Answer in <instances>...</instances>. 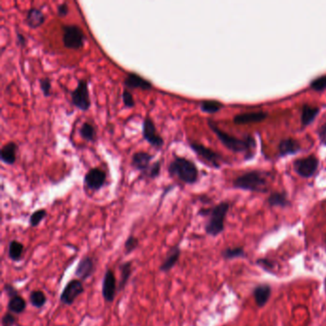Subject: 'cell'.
<instances>
[{
    "mask_svg": "<svg viewBox=\"0 0 326 326\" xmlns=\"http://www.w3.org/2000/svg\"><path fill=\"white\" fill-rule=\"evenodd\" d=\"M168 171L171 177H177L187 185H192L198 180L199 172L196 165L185 157L175 156L169 165Z\"/></svg>",
    "mask_w": 326,
    "mask_h": 326,
    "instance_id": "6da1fadb",
    "label": "cell"
},
{
    "mask_svg": "<svg viewBox=\"0 0 326 326\" xmlns=\"http://www.w3.org/2000/svg\"><path fill=\"white\" fill-rule=\"evenodd\" d=\"M229 208V203L222 202L212 209L201 210L199 212L200 216L209 217V220L205 226V231L209 235L217 236L218 234H220L224 231V221Z\"/></svg>",
    "mask_w": 326,
    "mask_h": 326,
    "instance_id": "7a4b0ae2",
    "label": "cell"
},
{
    "mask_svg": "<svg viewBox=\"0 0 326 326\" xmlns=\"http://www.w3.org/2000/svg\"><path fill=\"white\" fill-rule=\"evenodd\" d=\"M208 124L211 127V129L216 133L219 141L228 149L233 152H247V153L252 152V150L254 149L255 143L253 137L248 136L244 139H238L221 130L216 124V123L212 120H208Z\"/></svg>",
    "mask_w": 326,
    "mask_h": 326,
    "instance_id": "3957f363",
    "label": "cell"
},
{
    "mask_svg": "<svg viewBox=\"0 0 326 326\" xmlns=\"http://www.w3.org/2000/svg\"><path fill=\"white\" fill-rule=\"evenodd\" d=\"M233 186L251 191H264L267 187V176L262 171H250L233 181Z\"/></svg>",
    "mask_w": 326,
    "mask_h": 326,
    "instance_id": "277c9868",
    "label": "cell"
},
{
    "mask_svg": "<svg viewBox=\"0 0 326 326\" xmlns=\"http://www.w3.org/2000/svg\"><path fill=\"white\" fill-rule=\"evenodd\" d=\"M62 31V42L65 48L72 50H78L83 48L86 36L79 26L75 24L63 25Z\"/></svg>",
    "mask_w": 326,
    "mask_h": 326,
    "instance_id": "5b68a950",
    "label": "cell"
},
{
    "mask_svg": "<svg viewBox=\"0 0 326 326\" xmlns=\"http://www.w3.org/2000/svg\"><path fill=\"white\" fill-rule=\"evenodd\" d=\"M70 95L75 108L81 111H87L91 108L88 81L85 78H80L78 80V84Z\"/></svg>",
    "mask_w": 326,
    "mask_h": 326,
    "instance_id": "8992f818",
    "label": "cell"
},
{
    "mask_svg": "<svg viewBox=\"0 0 326 326\" xmlns=\"http://www.w3.org/2000/svg\"><path fill=\"white\" fill-rule=\"evenodd\" d=\"M142 134L145 141L156 149H161L165 144L163 137L158 133L156 125L150 117L144 119Z\"/></svg>",
    "mask_w": 326,
    "mask_h": 326,
    "instance_id": "52a82bcc",
    "label": "cell"
},
{
    "mask_svg": "<svg viewBox=\"0 0 326 326\" xmlns=\"http://www.w3.org/2000/svg\"><path fill=\"white\" fill-rule=\"evenodd\" d=\"M84 185L92 191L100 190L107 182V173L100 168L90 169L84 175Z\"/></svg>",
    "mask_w": 326,
    "mask_h": 326,
    "instance_id": "ba28073f",
    "label": "cell"
},
{
    "mask_svg": "<svg viewBox=\"0 0 326 326\" xmlns=\"http://www.w3.org/2000/svg\"><path fill=\"white\" fill-rule=\"evenodd\" d=\"M318 166H319V160L313 155L302 159H297L294 163L295 172L298 175L305 178L311 177L317 171Z\"/></svg>",
    "mask_w": 326,
    "mask_h": 326,
    "instance_id": "9c48e42d",
    "label": "cell"
},
{
    "mask_svg": "<svg viewBox=\"0 0 326 326\" xmlns=\"http://www.w3.org/2000/svg\"><path fill=\"white\" fill-rule=\"evenodd\" d=\"M84 292L82 281L79 279H72L69 281L61 295V301L65 305H72L76 298Z\"/></svg>",
    "mask_w": 326,
    "mask_h": 326,
    "instance_id": "30bf717a",
    "label": "cell"
},
{
    "mask_svg": "<svg viewBox=\"0 0 326 326\" xmlns=\"http://www.w3.org/2000/svg\"><path fill=\"white\" fill-rule=\"evenodd\" d=\"M189 146L199 157H201L203 160H205L211 166H213L217 169L220 167V162H221L222 158L216 151H214L213 149H211V148H209L205 145H201L199 143H195V142L189 143Z\"/></svg>",
    "mask_w": 326,
    "mask_h": 326,
    "instance_id": "8fae6325",
    "label": "cell"
},
{
    "mask_svg": "<svg viewBox=\"0 0 326 326\" xmlns=\"http://www.w3.org/2000/svg\"><path fill=\"white\" fill-rule=\"evenodd\" d=\"M124 88L127 89H141L145 91H150L153 89V83L150 80L135 72L127 74L125 79L124 80Z\"/></svg>",
    "mask_w": 326,
    "mask_h": 326,
    "instance_id": "7c38bea8",
    "label": "cell"
},
{
    "mask_svg": "<svg viewBox=\"0 0 326 326\" xmlns=\"http://www.w3.org/2000/svg\"><path fill=\"white\" fill-rule=\"evenodd\" d=\"M117 280L112 270H107L103 280V296L107 302H113L116 297Z\"/></svg>",
    "mask_w": 326,
    "mask_h": 326,
    "instance_id": "4fadbf2b",
    "label": "cell"
},
{
    "mask_svg": "<svg viewBox=\"0 0 326 326\" xmlns=\"http://www.w3.org/2000/svg\"><path fill=\"white\" fill-rule=\"evenodd\" d=\"M154 158V156L145 151H138L135 152L131 158V167L136 171H140L142 175L150 168V162Z\"/></svg>",
    "mask_w": 326,
    "mask_h": 326,
    "instance_id": "5bb4252c",
    "label": "cell"
},
{
    "mask_svg": "<svg viewBox=\"0 0 326 326\" xmlns=\"http://www.w3.org/2000/svg\"><path fill=\"white\" fill-rule=\"evenodd\" d=\"M95 271V262L91 256L81 258L78 264L75 275L79 280H85L90 278Z\"/></svg>",
    "mask_w": 326,
    "mask_h": 326,
    "instance_id": "9a60e30c",
    "label": "cell"
},
{
    "mask_svg": "<svg viewBox=\"0 0 326 326\" xmlns=\"http://www.w3.org/2000/svg\"><path fill=\"white\" fill-rule=\"evenodd\" d=\"M18 145L15 142H9L0 150V160L2 163L12 166L16 161V154H17Z\"/></svg>",
    "mask_w": 326,
    "mask_h": 326,
    "instance_id": "2e32d148",
    "label": "cell"
},
{
    "mask_svg": "<svg viewBox=\"0 0 326 326\" xmlns=\"http://www.w3.org/2000/svg\"><path fill=\"white\" fill-rule=\"evenodd\" d=\"M45 19H46L45 15L41 11V9L36 8V7H32L27 12L25 21H26L29 28L36 29L44 23Z\"/></svg>",
    "mask_w": 326,
    "mask_h": 326,
    "instance_id": "e0dca14e",
    "label": "cell"
},
{
    "mask_svg": "<svg viewBox=\"0 0 326 326\" xmlns=\"http://www.w3.org/2000/svg\"><path fill=\"white\" fill-rule=\"evenodd\" d=\"M266 118H267V113H265L263 111L242 113V114L236 115L233 118V123L236 124H253V123H259Z\"/></svg>",
    "mask_w": 326,
    "mask_h": 326,
    "instance_id": "ac0fdd59",
    "label": "cell"
},
{
    "mask_svg": "<svg viewBox=\"0 0 326 326\" xmlns=\"http://www.w3.org/2000/svg\"><path fill=\"white\" fill-rule=\"evenodd\" d=\"M272 293V288L269 284H259L254 289V295L255 303L258 307H263L269 300Z\"/></svg>",
    "mask_w": 326,
    "mask_h": 326,
    "instance_id": "d6986e66",
    "label": "cell"
},
{
    "mask_svg": "<svg viewBox=\"0 0 326 326\" xmlns=\"http://www.w3.org/2000/svg\"><path fill=\"white\" fill-rule=\"evenodd\" d=\"M180 255H181V250L178 246H175L172 249H171L170 252L167 254L166 259L160 266V271L165 272V273L171 271L177 264L180 258Z\"/></svg>",
    "mask_w": 326,
    "mask_h": 326,
    "instance_id": "ffe728a7",
    "label": "cell"
},
{
    "mask_svg": "<svg viewBox=\"0 0 326 326\" xmlns=\"http://www.w3.org/2000/svg\"><path fill=\"white\" fill-rule=\"evenodd\" d=\"M27 307L26 300L19 295L10 298L8 302V311L14 314H21Z\"/></svg>",
    "mask_w": 326,
    "mask_h": 326,
    "instance_id": "44dd1931",
    "label": "cell"
},
{
    "mask_svg": "<svg viewBox=\"0 0 326 326\" xmlns=\"http://www.w3.org/2000/svg\"><path fill=\"white\" fill-rule=\"evenodd\" d=\"M279 153L281 156L284 155H289V154H295L297 151L300 150V145L297 143V141L288 138L284 139L279 143Z\"/></svg>",
    "mask_w": 326,
    "mask_h": 326,
    "instance_id": "7402d4cb",
    "label": "cell"
},
{
    "mask_svg": "<svg viewBox=\"0 0 326 326\" xmlns=\"http://www.w3.org/2000/svg\"><path fill=\"white\" fill-rule=\"evenodd\" d=\"M120 271H121V279L120 283L118 286V290L122 291L124 289L126 283L128 282V279H130V276L132 274V262L131 261H126L121 264L120 266Z\"/></svg>",
    "mask_w": 326,
    "mask_h": 326,
    "instance_id": "603a6c76",
    "label": "cell"
},
{
    "mask_svg": "<svg viewBox=\"0 0 326 326\" xmlns=\"http://www.w3.org/2000/svg\"><path fill=\"white\" fill-rule=\"evenodd\" d=\"M79 135L80 137L87 141V142H95L96 141V138H97V131H96V128L95 126L86 122V123H83L80 127H79Z\"/></svg>",
    "mask_w": 326,
    "mask_h": 326,
    "instance_id": "cb8c5ba5",
    "label": "cell"
},
{
    "mask_svg": "<svg viewBox=\"0 0 326 326\" xmlns=\"http://www.w3.org/2000/svg\"><path fill=\"white\" fill-rule=\"evenodd\" d=\"M24 246L17 240H12L9 243L8 255L13 261H19L22 258Z\"/></svg>",
    "mask_w": 326,
    "mask_h": 326,
    "instance_id": "d4e9b609",
    "label": "cell"
},
{
    "mask_svg": "<svg viewBox=\"0 0 326 326\" xmlns=\"http://www.w3.org/2000/svg\"><path fill=\"white\" fill-rule=\"evenodd\" d=\"M320 112L319 108H314L305 105L302 109L301 112V123L303 125H308L310 124L318 116Z\"/></svg>",
    "mask_w": 326,
    "mask_h": 326,
    "instance_id": "484cf974",
    "label": "cell"
},
{
    "mask_svg": "<svg viewBox=\"0 0 326 326\" xmlns=\"http://www.w3.org/2000/svg\"><path fill=\"white\" fill-rule=\"evenodd\" d=\"M29 300L30 303L35 307V308H42L47 301V297L45 294L40 290L32 291L30 295H29Z\"/></svg>",
    "mask_w": 326,
    "mask_h": 326,
    "instance_id": "4316f807",
    "label": "cell"
},
{
    "mask_svg": "<svg viewBox=\"0 0 326 326\" xmlns=\"http://www.w3.org/2000/svg\"><path fill=\"white\" fill-rule=\"evenodd\" d=\"M200 109L208 114H215L223 108V105L215 100H205L199 104Z\"/></svg>",
    "mask_w": 326,
    "mask_h": 326,
    "instance_id": "83f0119b",
    "label": "cell"
},
{
    "mask_svg": "<svg viewBox=\"0 0 326 326\" xmlns=\"http://www.w3.org/2000/svg\"><path fill=\"white\" fill-rule=\"evenodd\" d=\"M268 202L272 207H286L288 205L286 195L281 192L272 193L268 199Z\"/></svg>",
    "mask_w": 326,
    "mask_h": 326,
    "instance_id": "f1b7e54d",
    "label": "cell"
},
{
    "mask_svg": "<svg viewBox=\"0 0 326 326\" xmlns=\"http://www.w3.org/2000/svg\"><path fill=\"white\" fill-rule=\"evenodd\" d=\"M222 256L225 259L231 260L234 258L245 257V252L242 247H234V248H227L222 252Z\"/></svg>",
    "mask_w": 326,
    "mask_h": 326,
    "instance_id": "f546056e",
    "label": "cell"
},
{
    "mask_svg": "<svg viewBox=\"0 0 326 326\" xmlns=\"http://www.w3.org/2000/svg\"><path fill=\"white\" fill-rule=\"evenodd\" d=\"M47 216V212L46 210L44 209H39V210H36V212H34L31 217H30V219H29V224L31 227H36L38 226L42 221L43 219L46 217Z\"/></svg>",
    "mask_w": 326,
    "mask_h": 326,
    "instance_id": "4dcf8cb0",
    "label": "cell"
},
{
    "mask_svg": "<svg viewBox=\"0 0 326 326\" xmlns=\"http://www.w3.org/2000/svg\"><path fill=\"white\" fill-rule=\"evenodd\" d=\"M161 166H162L161 160L156 161L155 163H153V165L150 166L149 170L145 172L143 176H146L150 179H155V178L159 177L160 172H161Z\"/></svg>",
    "mask_w": 326,
    "mask_h": 326,
    "instance_id": "1f68e13d",
    "label": "cell"
},
{
    "mask_svg": "<svg viewBox=\"0 0 326 326\" xmlns=\"http://www.w3.org/2000/svg\"><path fill=\"white\" fill-rule=\"evenodd\" d=\"M122 98H123V103L124 108L126 109H133L135 107V101L133 98V94L130 92L129 89L124 88L122 94Z\"/></svg>",
    "mask_w": 326,
    "mask_h": 326,
    "instance_id": "d6a6232c",
    "label": "cell"
},
{
    "mask_svg": "<svg viewBox=\"0 0 326 326\" xmlns=\"http://www.w3.org/2000/svg\"><path fill=\"white\" fill-rule=\"evenodd\" d=\"M39 87L42 91V94L44 97L48 98L51 96V90H52V83L51 79L49 78H42L39 79Z\"/></svg>",
    "mask_w": 326,
    "mask_h": 326,
    "instance_id": "836d02e7",
    "label": "cell"
},
{
    "mask_svg": "<svg viewBox=\"0 0 326 326\" xmlns=\"http://www.w3.org/2000/svg\"><path fill=\"white\" fill-rule=\"evenodd\" d=\"M139 246V240L138 238H136L133 235H129L127 237V239L124 242V249H125V253L129 254L132 253L133 251H135L137 249V247Z\"/></svg>",
    "mask_w": 326,
    "mask_h": 326,
    "instance_id": "e575fe53",
    "label": "cell"
},
{
    "mask_svg": "<svg viewBox=\"0 0 326 326\" xmlns=\"http://www.w3.org/2000/svg\"><path fill=\"white\" fill-rule=\"evenodd\" d=\"M311 88L315 91L318 92H322L325 89H326V76H322L320 78H315L312 82H311Z\"/></svg>",
    "mask_w": 326,
    "mask_h": 326,
    "instance_id": "d590c367",
    "label": "cell"
},
{
    "mask_svg": "<svg viewBox=\"0 0 326 326\" xmlns=\"http://www.w3.org/2000/svg\"><path fill=\"white\" fill-rule=\"evenodd\" d=\"M1 324L2 326H15L16 324V318L11 312H7L3 315Z\"/></svg>",
    "mask_w": 326,
    "mask_h": 326,
    "instance_id": "8d00e7d4",
    "label": "cell"
},
{
    "mask_svg": "<svg viewBox=\"0 0 326 326\" xmlns=\"http://www.w3.org/2000/svg\"><path fill=\"white\" fill-rule=\"evenodd\" d=\"M256 264L258 266H260L262 269H264L265 271H268L269 273H272L271 271L274 269V264L272 263L271 260L269 259H265V258H262V259H258L256 261Z\"/></svg>",
    "mask_w": 326,
    "mask_h": 326,
    "instance_id": "74e56055",
    "label": "cell"
},
{
    "mask_svg": "<svg viewBox=\"0 0 326 326\" xmlns=\"http://www.w3.org/2000/svg\"><path fill=\"white\" fill-rule=\"evenodd\" d=\"M57 12H58V16H65L68 15L69 13V7H68V4L66 2H62L61 4H59L58 6V9H57Z\"/></svg>",
    "mask_w": 326,
    "mask_h": 326,
    "instance_id": "f35d334b",
    "label": "cell"
},
{
    "mask_svg": "<svg viewBox=\"0 0 326 326\" xmlns=\"http://www.w3.org/2000/svg\"><path fill=\"white\" fill-rule=\"evenodd\" d=\"M4 291L7 294V295L9 296V298H12L14 296L18 295V292L17 290L11 284H5L4 285Z\"/></svg>",
    "mask_w": 326,
    "mask_h": 326,
    "instance_id": "ab89813d",
    "label": "cell"
},
{
    "mask_svg": "<svg viewBox=\"0 0 326 326\" xmlns=\"http://www.w3.org/2000/svg\"><path fill=\"white\" fill-rule=\"evenodd\" d=\"M16 43L17 45H19L20 47H25L26 44H27V39L25 36L19 32H16Z\"/></svg>",
    "mask_w": 326,
    "mask_h": 326,
    "instance_id": "60d3db41",
    "label": "cell"
},
{
    "mask_svg": "<svg viewBox=\"0 0 326 326\" xmlns=\"http://www.w3.org/2000/svg\"><path fill=\"white\" fill-rule=\"evenodd\" d=\"M319 136H320V139L321 141L326 145V124L323 125L320 130H319Z\"/></svg>",
    "mask_w": 326,
    "mask_h": 326,
    "instance_id": "b9f144b4",
    "label": "cell"
}]
</instances>
